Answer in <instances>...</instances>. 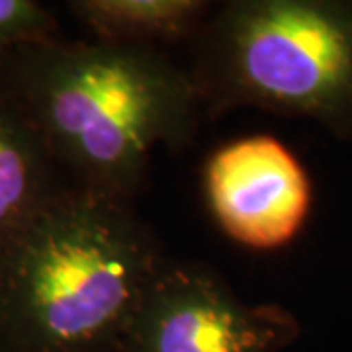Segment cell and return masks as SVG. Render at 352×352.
Returning a JSON list of instances; mask_svg holds the SVG:
<instances>
[{
	"instance_id": "cell-1",
	"label": "cell",
	"mask_w": 352,
	"mask_h": 352,
	"mask_svg": "<svg viewBox=\"0 0 352 352\" xmlns=\"http://www.w3.org/2000/svg\"><path fill=\"white\" fill-rule=\"evenodd\" d=\"M0 96L22 112L73 184L131 200L153 153L182 151L204 110L163 47L61 38L0 51Z\"/></svg>"
},
{
	"instance_id": "cell-2",
	"label": "cell",
	"mask_w": 352,
	"mask_h": 352,
	"mask_svg": "<svg viewBox=\"0 0 352 352\" xmlns=\"http://www.w3.org/2000/svg\"><path fill=\"white\" fill-rule=\"evenodd\" d=\"M166 258L133 201L65 184L0 252L6 352H118Z\"/></svg>"
},
{
	"instance_id": "cell-3",
	"label": "cell",
	"mask_w": 352,
	"mask_h": 352,
	"mask_svg": "<svg viewBox=\"0 0 352 352\" xmlns=\"http://www.w3.org/2000/svg\"><path fill=\"white\" fill-rule=\"evenodd\" d=\"M204 118L258 108L352 141V0H231L192 39Z\"/></svg>"
},
{
	"instance_id": "cell-4",
	"label": "cell",
	"mask_w": 352,
	"mask_h": 352,
	"mask_svg": "<svg viewBox=\"0 0 352 352\" xmlns=\"http://www.w3.org/2000/svg\"><path fill=\"white\" fill-rule=\"evenodd\" d=\"M300 333L284 305L243 302L210 264L166 258L118 352H282Z\"/></svg>"
},
{
	"instance_id": "cell-5",
	"label": "cell",
	"mask_w": 352,
	"mask_h": 352,
	"mask_svg": "<svg viewBox=\"0 0 352 352\" xmlns=\"http://www.w3.org/2000/svg\"><path fill=\"white\" fill-rule=\"evenodd\" d=\"M204 190L221 231L256 251L296 239L314 201L307 170L272 135H249L215 149L206 161Z\"/></svg>"
},
{
	"instance_id": "cell-6",
	"label": "cell",
	"mask_w": 352,
	"mask_h": 352,
	"mask_svg": "<svg viewBox=\"0 0 352 352\" xmlns=\"http://www.w3.org/2000/svg\"><path fill=\"white\" fill-rule=\"evenodd\" d=\"M57 170L32 124L0 96V252L63 188Z\"/></svg>"
},
{
	"instance_id": "cell-7",
	"label": "cell",
	"mask_w": 352,
	"mask_h": 352,
	"mask_svg": "<svg viewBox=\"0 0 352 352\" xmlns=\"http://www.w3.org/2000/svg\"><path fill=\"white\" fill-rule=\"evenodd\" d=\"M67 6L98 41L161 47L192 41L215 4L206 0H75Z\"/></svg>"
},
{
	"instance_id": "cell-8",
	"label": "cell",
	"mask_w": 352,
	"mask_h": 352,
	"mask_svg": "<svg viewBox=\"0 0 352 352\" xmlns=\"http://www.w3.org/2000/svg\"><path fill=\"white\" fill-rule=\"evenodd\" d=\"M61 38L55 14L34 0H0V51Z\"/></svg>"
},
{
	"instance_id": "cell-9",
	"label": "cell",
	"mask_w": 352,
	"mask_h": 352,
	"mask_svg": "<svg viewBox=\"0 0 352 352\" xmlns=\"http://www.w3.org/2000/svg\"><path fill=\"white\" fill-rule=\"evenodd\" d=\"M0 352H6V346H4V342L0 339Z\"/></svg>"
}]
</instances>
